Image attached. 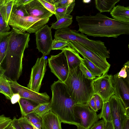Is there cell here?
Segmentation results:
<instances>
[{
	"label": "cell",
	"mask_w": 129,
	"mask_h": 129,
	"mask_svg": "<svg viewBox=\"0 0 129 129\" xmlns=\"http://www.w3.org/2000/svg\"><path fill=\"white\" fill-rule=\"evenodd\" d=\"M78 31L93 37L117 38L129 34V23H124L109 17L99 12L95 15L76 16Z\"/></svg>",
	"instance_id": "cell-1"
},
{
	"label": "cell",
	"mask_w": 129,
	"mask_h": 129,
	"mask_svg": "<svg viewBox=\"0 0 129 129\" xmlns=\"http://www.w3.org/2000/svg\"><path fill=\"white\" fill-rule=\"evenodd\" d=\"M11 31L12 34L4 61V75L8 80L17 81L22 73L24 53L28 47L30 35L25 32L18 33L12 29Z\"/></svg>",
	"instance_id": "cell-2"
},
{
	"label": "cell",
	"mask_w": 129,
	"mask_h": 129,
	"mask_svg": "<svg viewBox=\"0 0 129 129\" xmlns=\"http://www.w3.org/2000/svg\"><path fill=\"white\" fill-rule=\"evenodd\" d=\"M93 79L86 78L79 66L69 71L64 82L70 95L76 104H87L94 95Z\"/></svg>",
	"instance_id": "cell-3"
},
{
	"label": "cell",
	"mask_w": 129,
	"mask_h": 129,
	"mask_svg": "<svg viewBox=\"0 0 129 129\" xmlns=\"http://www.w3.org/2000/svg\"><path fill=\"white\" fill-rule=\"evenodd\" d=\"M55 37L57 40L81 44L105 60L110 58V53L104 43L101 40L89 39L87 36L76 30L67 27L58 29Z\"/></svg>",
	"instance_id": "cell-4"
},
{
	"label": "cell",
	"mask_w": 129,
	"mask_h": 129,
	"mask_svg": "<svg viewBox=\"0 0 129 129\" xmlns=\"http://www.w3.org/2000/svg\"><path fill=\"white\" fill-rule=\"evenodd\" d=\"M107 73L100 77H96L93 81L94 94L99 96L103 102L108 101L110 98L114 94L113 85V76Z\"/></svg>",
	"instance_id": "cell-5"
},
{
	"label": "cell",
	"mask_w": 129,
	"mask_h": 129,
	"mask_svg": "<svg viewBox=\"0 0 129 129\" xmlns=\"http://www.w3.org/2000/svg\"><path fill=\"white\" fill-rule=\"evenodd\" d=\"M49 18L40 19L30 16L20 18L11 26L12 29L18 33H35L48 23Z\"/></svg>",
	"instance_id": "cell-6"
},
{
	"label": "cell",
	"mask_w": 129,
	"mask_h": 129,
	"mask_svg": "<svg viewBox=\"0 0 129 129\" xmlns=\"http://www.w3.org/2000/svg\"><path fill=\"white\" fill-rule=\"evenodd\" d=\"M48 65L51 71L58 78L64 82L69 73V69L64 51L56 55H51L48 59Z\"/></svg>",
	"instance_id": "cell-7"
},
{
	"label": "cell",
	"mask_w": 129,
	"mask_h": 129,
	"mask_svg": "<svg viewBox=\"0 0 129 129\" xmlns=\"http://www.w3.org/2000/svg\"><path fill=\"white\" fill-rule=\"evenodd\" d=\"M48 62L47 59L43 56L38 58L31 69L27 88L36 92H39L42 81L46 71Z\"/></svg>",
	"instance_id": "cell-8"
},
{
	"label": "cell",
	"mask_w": 129,
	"mask_h": 129,
	"mask_svg": "<svg viewBox=\"0 0 129 129\" xmlns=\"http://www.w3.org/2000/svg\"><path fill=\"white\" fill-rule=\"evenodd\" d=\"M114 129H122L123 122L126 117L129 115L120 99L113 95L109 100Z\"/></svg>",
	"instance_id": "cell-9"
},
{
	"label": "cell",
	"mask_w": 129,
	"mask_h": 129,
	"mask_svg": "<svg viewBox=\"0 0 129 129\" xmlns=\"http://www.w3.org/2000/svg\"><path fill=\"white\" fill-rule=\"evenodd\" d=\"M8 80L14 93L19 94L21 98L28 99L39 104L50 101V97L46 92H36L20 85L17 81Z\"/></svg>",
	"instance_id": "cell-10"
},
{
	"label": "cell",
	"mask_w": 129,
	"mask_h": 129,
	"mask_svg": "<svg viewBox=\"0 0 129 129\" xmlns=\"http://www.w3.org/2000/svg\"><path fill=\"white\" fill-rule=\"evenodd\" d=\"M74 109L80 125L85 129H89L99 119L96 112L91 109L87 104H76Z\"/></svg>",
	"instance_id": "cell-11"
},
{
	"label": "cell",
	"mask_w": 129,
	"mask_h": 129,
	"mask_svg": "<svg viewBox=\"0 0 129 129\" xmlns=\"http://www.w3.org/2000/svg\"><path fill=\"white\" fill-rule=\"evenodd\" d=\"M51 29L46 24L35 33L37 48L44 57L49 55L52 50L53 40Z\"/></svg>",
	"instance_id": "cell-12"
},
{
	"label": "cell",
	"mask_w": 129,
	"mask_h": 129,
	"mask_svg": "<svg viewBox=\"0 0 129 129\" xmlns=\"http://www.w3.org/2000/svg\"><path fill=\"white\" fill-rule=\"evenodd\" d=\"M69 45L81 55H82L96 66L101 69L104 74L108 73L110 65L107 61L89 50L83 45L78 43L69 41Z\"/></svg>",
	"instance_id": "cell-13"
},
{
	"label": "cell",
	"mask_w": 129,
	"mask_h": 129,
	"mask_svg": "<svg viewBox=\"0 0 129 129\" xmlns=\"http://www.w3.org/2000/svg\"><path fill=\"white\" fill-rule=\"evenodd\" d=\"M114 94L121 100L127 111L129 108V83L123 78H118L116 74L113 77Z\"/></svg>",
	"instance_id": "cell-14"
},
{
	"label": "cell",
	"mask_w": 129,
	"mask_h": 129,
	"mask_svg": "<svg viewBox=\"0 0 129 129\" xmlns=\"http://www.w3.org/2000/svg\"><path fill=\"white\" fill-rule=\"evenodd\" d=\"M29 16L40 19L50 18L53 14L48 11L39 0H32L24 6Z\"/></svg>",
	"instance_id": "cell-15"
},
{
	"label": "cell",
	"mask_w": 129,
	"mask_h": 129,
	"mask_svg": "<svg viewBox=\"0 0 129 129\" xmlns=\"http://www.w3.org/2000/svg\"><path fill=\"white\" fill-rule=\"evenodd\" d=\"M64 51L68 63L69 71L73 70L83 63L84 58L73 48L68 46L61 50Z\"/></svg>",
	"instance_id": "cell-16"
},
{
	"label": "cell",
	"mask_w": 129,
	"mask_h": 129,
	"mask_svg": "<svg viewBox=\"0 0 129 129\" xmlns=\"http://www.w3.org/2000/svg\"><path fill=\"white\" fill-rule=\"evenodd\" d=\"M42 119V129H62L61 121L56 115L51 111Z\"/></svg>",
	"instance_id": "cell-17"
},
{
	"label": "cell",
	"mask_w": 129,
	"mask_h": 129,
	"mask_svg": "<svg viewBox=\"0 0 129 129\" xmlns=\"http://www.w3.org/2000/svg\"><path fill=\"white\" fill-rule=\"evenodd\" d=\"M113 19L124 23H129V7L119 5L115 6L110 12Z\"/></svg>",
	"instance_id": "cell-18"
},
{
	"label": "cell",
	"mask_w": 129,
	"mask_h": 129,
	"mask_svg": "<svg viewBox=\"0 0 129 129\" xmlns=\"http://www.w3.org/2000/svg\"><path fill=\"white\" fill-rule=\"evenodd\" d=\"M12 34V31L0 33V66H1L5 58Z\"/></svg>",
	"instance_id": "cell-19"
},
{
	"label": "cell",
	"mask_w": 129,
	"mask_h": 129,
	"mask_svg": "<svg viewBox=\"0 0 129 129\" xmlns=\"http://www.w3.org/2000/svg\"><path fill=\"white\" fill-rule=\"evenodd\" d=\"M29 16L24 6H17L13 5L11 11L8 25L11 26L18 19Z\"/></svg>",
	"instance_id": "cell-20"
},
{
	"label": "cell",
	"mask_w": 129,
	"mask_h": 129,
	"mask_svg": "<svg viewBox=\"0 0 129 129\" xmlns=\"http://www.w3.org/2000/svg\"><path fill=\"white\" fill-rule=\"evenodd\" d=\"M120 0H95L96 8L100 13L110 12L115 4Z\"/></svg>",
	"instance_id": "cell-21"
},
{
	"label": "cell",
	"mask_w": 129,
	"mask_h": 129,
	"mask_svg": "<svg viewBox=\"0 0 129 129\" xmlns=\"http://www.w3.org/2000/svg\"><path fill=\"white\" fill-rule=\"evenodd\" d=\"M18 103L22 116H25L32 112L34 108L39 104L28 99L22 98H21Z\"/></svg>",
	"instance_id": "cell-22"
},
{
	"label": "cell",
	"mask_w": 129,
	"mask_h": 129,
	"mask_svg": "<svg viewBox=\"0 0 129 129\" xmlns=\"http://www.w3.org/2000/svg\"><path fill=\"white\" fill-rule=\"evenodd\" d=\"M73 16L70 14L66 15L52 23L51 28L57 30L68 27L73 22Z\"/></svg>",
	"instance_id": "cell-23"
},
{
	"label": "cell",
	"mask_w": 129,
	"mask_h": 129,
	"mask_svg": "<svg viewBox=\"0 0 129 129\" xmlns=\"http://www.w3.org/2000/svg\"><path fill=\"white\" fill-rule=\"evenodd\" d=\"M0 88L6 98L10 100L14 93L8 80L4 75L0 76Z\"/></svg>",
	"instance_id": "cell-24"
},
{
	"label": "cell",
	"mask_w": 129,
	"mask_h": 129,
	"mask_svg": "<svg viewBox=\"0 0 129 129\" xmlns=\"http://www.w3.org/2000/svg\"><path fill=\"white\" fill-rule=\"evenodd\" d=\"M84 58L83 63L89 71L95 77H100L104 74L103 70L82 55H81Z\"/></svg>",
	"instance_id": "cell-25"
},
{
	"label": "cell",
	"mask_w": 129,
	"mask_h": 129,
	"mask_svg": "<svg viewBox=\"0 0 129 129\" xmlns=\"http://www.w3.org/2000/svg\"><path fill=\"white\" fill-rule=\"evenodd\" d=\"M14 1V0H6L5 3L0 7L2 15L6 22L7 24H8Z\"/></svg>",
	"instance_id": "cell-26"
},
{
	"label": "cell",
	"mask_w": 129,
	"mask_h": 129,
	"mask_svg": "<svg viewBox=\"0 0 129 129\" xmlns=\"http://www.w3.org/2000/svg\"><path fill=\"white\" fill-rule=\"evenodd\" d=\"M98 115L99 118H102L105 123L112 122L111 112L109 101L103 103L101 112Z\"/></svg>",
	"instance_id": "cell-27"
},
{
	"label": "cell",
	"mask_w": 129,
	"mask_h": 129,
	"mask_svg": "<svg viewBox=\"0 0 129 129\" xmlns=\"http://www.w3.org/2000/svg\"><path fill=\"white\" fill-rule=\"evenodd\" d=\"M50 101L47 103L39 104L33 109V112L42 118L50 111Z\"/></svg>",
	"instance_id": "cell-28"
},
{
	"label": "cell",
	"mask_w": 129,
	"mask_h": 129,
	"mask_svg": "<svg viewBox=\"0 0 129 129\" xmlns=\"http://www.w3.org/2000/svg\"><path fill=\"white\" fill-rule=\"evenodd\" d=\"M75 5V2H74L67 7L56 8L55 13L54 15L57 20L65 16L70 14Z\"/></svg>",
	"instance_id": "cell-29"
},
{
	"label": "cell",
	"mask_w": 129,
	"mask_h": 129,
	"mask_svg": "<svg viewBox=\"0 0 129 129\" xmlns=\"http://www.w3.org/2000/svg\"><path fill=\"white\" fill-rule=\"evenodd\" d=\"M25 116L36 128L42 129V118L33 112L28 114Z\"/></svg>",
	"instance_id": "cell-30"
},
{
	"label": "cell",
	"mask_w": 129,
	"mask_h": 129,
	"mask_svg": "<svg viewBox=\"0 0 129 129\" xmlns=\"http://www.w3.org/2000/svg\"><path fill=\"white\" fill-rule=\"evenodd\" d=\"M118 78H121L129 83V61H127L123 65L120 71L116 73Z\"/></svg>",
	"instance_id": "cell-31"
},
{
	"label": "cell",
	"mask_w": 129,
	"mask_h": 129,
	"mask_svg": "<svg viewBox=\"0 0 129 129\" xmlns=\"http://www.w3.org/2000/svg\"><path fill=\"white\" fill-rule=\"evenodd\" d=\"M69 41L59 40L54 39L53 40L52 50H61L64 47L69 45Z\"/></svg>",
	"instance_id": "cell-32"
},
{
	"label": "cell",
	"mask_w": 129,
	"mask_h": 129,
	"mask_svg": "<svg viewBox=\"0 0 129 129\" xmlns=\"http://www.w3.org/2000/svg\"><path fill=\"white\" fill-rule=\"evenodd\" d=\"M18 123L23 129H35L34 126L25 116L18 119Z\"/></svg>",
	"instance_id": "cell-33"
},
{
	"label": "cell",
	"mask_w": 129,
	"mask_h": 129,
	"mask_svg": "<svg viewBox=\"0 0 129 129\" xmlns=\"http://www.w3.org/2000/svg\"><path fill=\"white\" fill-rule=\"evenodd\" d=\"M12 119L4 114L0 115V129H5L12 123Z\"/></svg>",
	"instance_id": "cell-34"
},
{
	"label": "cell",
	"mask_w": 129,
	"mask_h": 129,
	"mask_svg": "<svg viewBox=\"0 0 129 129\" xmlns=\"http://www.w3.org/2000/svg\"><path fill=\"white\" fill-rule=\"evenodd\" d=\"M10 29L9 25L5 22L0 8V33L8 32Z\"/></svg>",
	"instance_id": "cell-35"
},
{
	"label": "cell",
	"mask_w": 129,
	"mask_h": 129,
	"mask_svg": "<svg viewBox=\"0 0 129 129\" xmlns=\"http://www.w3.org/2000/svg\"><path fill=\"white\" fill-rule=\"evenodd\" d=\"M54 1L56 8L67 7L75 2L74 0H54Z\"/></svg>",
	"instance_id": "cell-36"
},
{
	"label": "cell",
	"mask_w": 129,
	"mask_h": 129,
	"mask_svg": "<svg viewBox=\"0 0 129 129\" xmlns=\"http://www.w3.org/2000/svg\"><path fill=\"white\" fill-rule=\"evenodd\" d=\"M79 67L80 69L86 78L89 79H94L96 77L91 74L83 63H82L80 64L79 66Z\"/></svg>",
	"instance_id": "cell-37"
},
{
	"label": "cell",
	"mask_w": 129,
	"mask_h": 129,
	"mask_svg": "<svg viewBox=\"0 0 129 129\" xmlns=\"http://www.w3.org/2000/svg\"><path fill=\"white\" fill-rule=\"evenodd\" d=\"M39 0L48 11L53 14H55L56 8L54 5L47 2L46 0Z\"/></svg>",
	"instance_id": "cell-38"
},
{
	"label": "cell",
	"mask_w": 129,
	"mask_h": 129,
	"mask_svg": "<svg viewBox=\"0 0 129 129\" xmlns=\"http://www.w3.org/2000/svg\"><path fill=\"white\" fill-rule=\"evenodd\" d=\"M106 123L103 119L98 121L89 129H105Z\"/></svg>",
	"instance_id": "cell-39"
},
{
	"label": "cell",
	"mask_w": 129,
	"mask_h": 129,
	"mask_svg": "<svg viewBox=\"0 0 129 129\" xmlns=\"http://www.w3.org/2000/svg\"><path fill=\"white\" fill-rule=\"evenodd\" d=\"M96 106L98 110L102 108L103 105V101L101 97L96 94L93 95Z\"/></svg>",
	"instance_id": "cell-40"
},
{
	"label": "cell",
	"mask_w": 129,
	"mask_h": 129,
	"mask_svg": "<svg viewBox=\"0 0 129 129\" xmlns=\"http://www.w3.org/2000/svg\"><path fill=\"white\" fill-rule=\"evenodd\" d=\"M87 104L90 109L93 111L96 112L98 111L94 100L93 95L90 99L88 102Z\"/></svg>",
	"instance_id": "cell-41"
},
{
	"label": "cell",
	"mask_w": 129,
	"mask_h": 129,
	"mask_svg": "<svg viewBox=\"0 0 129 129\" xmlns=\"http://www.w3.org/2000/svg\"><path fill=\"white\" fill-rule=\"evenodd\" d=\"M32 0H14V5L17 6H25Z\"/></svg>",
	"instance_id": "cell-42"
},
{
	"label": "cell",
	"mask_w": 129,
	"mask_h": 129,
	"mask_svg": "<svg viewBox=\"0 0 129 129\" xmlns=\"http://www.w3.org/2000/svg\"><path fill=\"white\" fill-rule=\"evenodd\" d=\"M21 98L19 94L17 93H14L10 99L12 104H14L18 102Z\"/></svg>",
	"instance_id": "cell-43"
},
{
	"label": "cell",
	"mask_w": 129,
	"mask_h": 129,
	"mask_svg": "<svg viewBox=\"0 0 129 129\" xmlns=\"http://www.w3.org/2000/svg\"><path fill=\"white\" fill-rule=\"evenodd\" d=\"M12 123L16 129H23L19 125L18 119L15 116L12 119Z\"/></svg>",
	"instance_id": "cell-44"
},
{
	"label": "cell",
	"mask_w": 129,
	"mask_h": 129,
	"mask_svg": "<svg viewBox=\"0 0 129 129\" xmlns=\"http://www.w3.org/2000/svg\"><path fill=\"white\" fill-rule=\"evenodd\" d=\"M122 129H129V115L127 116L124 119Z\"/></svg>",
	"instance_id": "cell-45"
},
{
	"label": "cell",
	"mask_w": 129,
	"mask_h": 129,
	"mask_svg": "<svg viewBox=\"0 0 129 129\" xmlns=\"http://www.w3.org/2000/svg\"><path fill=\"white\" fill-rule=\"evenodd\" d=\"M105 129H114L112 122H109L106 123Z\"/></svg>",
	"instance_id": "cell-46"
},
{
	"label": "cell",
	"mask_w": 129,
	"mask_h": 129,
	"mask_svg": "<svg viewBox=\"0 0 129 129\" xmlns=\"http://www.w3.org/2000/svg\"><path fill=\"white\" fill-rule=\"evenodd\" d=\"M5 70L2 66H0V76L4 75Z\"/></svg>",
	"instance_id": "cell-47"
},
{
	"label": "cell",
	"mask_w": 129,
	"mask_h": 129,
	"mask_svg": "<svg viewBox=\"0 0 129 129\" xmlns=\"http://www.w3.org/2000/svg\"><path fill=\"white\" fill-rule=\"evenodd\" d=\"M5 1L6 0H0V7L5 3Z\"/></svg>",
	"instance_id": "cell-48"
},
{
	"label": "cell",
	"mask_w": 129,
	"mask_h": 129,
	"mask_svg": "<svg viewBox=\"0 0 129 129\" xmlns=\"http://www.w3.org/2000/svg\"><path fill=\"white\" fill-rule=\"evenodd\" d=\"M77 129H85L83 127L81 126L80 125L77 126Z\"/></svg>",
	"instance_id": "cell-49"
},
{
	"label": "cell",
	"mask_w": 129,
	"mask_h": 129,
	"mask_svg": "<svg viewBox=\"0 0 129 129\" xmlns=\"http://www.w3.org/2000/svg\"><path fill=\"white\" fill-rule=\"evenodd\" d=\"M12 123L8 126L5 129H11Z\"/></svg>",
	"instance_id": "cell-50"
},
{
	"label": "cell",
	"mask_w": 129,
	"mask_h": 129,
	"mask_svg": "<svg viewBox=\"0 0 129 129\" xmlns=\"http://www.w3.org/2000/svg\"><path fill=\"white\" fill-rule=\"evenodd\" d=\"M11 129H16L15 127L14 126L12 123Z\"/></svg>",
	"instance_id": "cell-51"
},
{
	"label": "cell",
	"mask_w": 129,
	"mask_h": 129,
	"mask_svg": "<svg viewBox=\"0 0 129 129\" xmlns=\"http://www.w3.org/2000/svg\"><path fill=\"white\" fill-rule=\"evenodd\" d=\"M0 93H2V94H3L4 95H5V94L2 91L1 89L0 88Z\"/></svg>",
	"instance_id": "cell-52"
}]
</instances>
